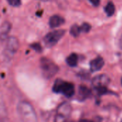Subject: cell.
Here are the masks:
<instances>
[{"instance_id":"1","label":"cell","mask_w":122,"mask_h":122,"mask_svg":"<svg viewBox=\"0 0 122 122\" xmlns=\"http://www.w3.org/2000/svg\"><path fill=\"white\" fill-rule=\"evenodd\" d=\"M16 110L21 122H38L36 112L32 105L28 102H20L17 104Z\"/></svg>"},{"instance_id":"2","label":"cell","mask_w":122,"mask_h":122,"mask_svg":"<svg viewBox=\"0 0 122 122\" xmlns=\"http://www.w3.org/2000/svg\"><path fill=\"white\" fill-rule=\"evenodd\" d=\"M40 68L43 76L45 79H51L59 71L58 66L51 59L43 57L40 59Z\"/></svg>"},{"instance_id":"3","label":"cell","mask_w":122,"mask_h":122,"mask_svg":"<svg viewBox=\"0 0 122 122\" xmlns=\"http://www.w3.org/2000/svg\"><path fill=\"white\" fill-rule=\"evenodd\" d=\"M53 91L55 93H61L66 97H71L74 94L75 89L73 84L56 79L53 86Z\"/></svg>"},{"instance_id":"4","label":"cell","mask_w":122,"mask_h":122,"mask_svg":"<svg viewBox=\"0 0 122 122\" xmlns=\"http://www.w3.org/2000/svg\"><path fill=\"white\" fill-rule=\"evenodd\" d=\"M19 47V41L15 36H9L6 39V46L4 51V56L6 59L10 60Z\"/></svg>"},{"instance_id":"5","label":"cell","mask_w":122,"mask_h":122,"mask_svg":"<svg viewBox=\"0 0 122 122\" xmlns=\"http://www.w3.org/2000/svg\"><path fill=\"white\" fill-rule=\"evenodd\" d=\"M71 113V104L68 102L61 104L56 110L54 122H66Z\"/></svg>"},{"instance_id":"6","label":"cell","mask_w":122,"mask_h":122,"mask_svg":"<svg viewBox=\"0 0 122 122\" xmlns=\"http://www.w3.org/2000/svg\"><path fill=\"white\" fill-rule=\"evenodd\" d=\"M65 33L66 31L64 29H58L48 33L44 38L45 45L48 47H52L55 46L64 36Z\"/></svg>"},{"instance_id":"7","label":"cell","mask_w":122,"mask_h":122,"mask_svg":"<svg viewBox=\"0 0 122 122\" xmlns=\"http://www.w3.org/2000/svg\"><path fill=\"white\" fill-rule=\"evenodd\" d=\"M110 82L109 77L106 74H100L95 76L92 80V86L96 89L107 87Z\"/></svg>"},{"instance_id":"8","label":"cell","mask_w":122,"mask_h":122,"mask_svg":"<svg viewBox=\"0 0 122 122\" xmlns=\"http://www.w3.org/2000/svg\"><path fill=\"white\" fill-rule=\"evenodd\" d=\"M11 29V24L9 21H4L0 26V40L4 41L8 39V34Z\"/></svg>"},{"instance_id":"9","label":"cell","mask_w":122,"mask_h":122,"mask_svg":"<svg viewBox=\"0 0 122 122\" xmlns=\"http://www.w3.org/2000/svg\"><path fill=\"white\" fill-rule=\"evenodd\" d=\"M104 65V60L102 56H98L90 62V69L92 72L101 70Z\"/></svg>"},{"instance_id":"10","label":"cell","mask_w":122,"mask_h":122,"mask_svg":"<svg viewBox=\"0 0 122 122\" xmlns=\"http://www.w3.org/2000/svg\"><path fill=\"white\" fill-rule=\"evenodd\" d=\"M65 22V19L60 15H53L50 17L49 21V24L51 28H56L62 24H64Z\"/></svg>"},{"instance_id":"11","label":"cell","mask_w":122,"mask_h":122,"mask_svg":"<svg viewBox=\"0 0 122 122\" xmlns=\"http://www.w3.org/2000/svg\"><path fill=\"white\" fill-rule=\"evenodd\" d=\"M91 90L86 86L84 85H81L79 88V92H78V99L79 100H85L88 97L91 96Z\"/></svg>"},{"instance_id":"12","label":"cell","mask_w":122,"mask_h":122,"mask_svg":"<svg viewBox=\"0 0 122 122\" xmlns=\"http://www.w3.org/2000/svg\"><path fill=\"white\" fill-rule=\"evenodd\" d=\"M66 63L71 67H74L77 65L78 63V56L75 53L71 54L66 58Z\"/></svg>"},{"instance_id":"13","label":"cell","mask_w":122,"mask_h":122,"mask_svg":"<svg viewBox=\"0 0 122 122\" xmlns=\"http://www.w3.org/2000/svg\"><path fill=\"white\" fill-rule=\"evenodd\" d=\"M0 122H8L6 109L3 102L1 99H0Z\"/></svg>"},{"instance_id":"14","label":"cell","mask_w":122,"mask_h":122,"mask_svg":"<svg viewBox=\"0 0 122 122\" xmlns=\"http://www.w3.org/2000/svg\"><path fill=\"white\" fill-rule=\"evenodd\" d=\"M104 11L105 13L108 16H112L114 15L115 12V6L112 1H109L107 3L106 6L104 7Z\"/></svg>"},{"instance_id":"15","label":"cell","mask_w":122,"mask_h":122,"mask_svg":"<svg viewBox=\"0 0 122 122\" xmlns=\"http://www.w3.org/2000/svg\"><path fill=\"white\" fill-rule=\"evenodd\" d=\"M81 33V29H80V26H78L77 24H74L71 26L70 29V34L71 35H72L74 37L78 36Z\"/></svg>"},{"instance_id":"16","label":"cell","mask_w":122,"mask_h":122,"mask_svg":"<svg viewBox=\"0 0 122 122\" xmlns=\"http://www.w3.org/2000/svg\"><path fill=\"white\" fill-rule=\"evenodd\" d=\"M91 28H92V26L89 23H83L81 24V26H80L81 32H84V33L89 32V31L91 30Z\"/></svg>"},{"instance_id":"17","label":"cell","mask_w":122,"mask_h":122,"mask_svg":"<svg viewBox=\"0 0 122 122\" xmlns=\"http://www.w3.org/2000/svg\"><path fill=\"white\" fill-rule=\"evenodd\" d=\"M7 1L9 4L10 6H14V7L19 6L21 5V0H7Z\"/></svg>"},{"instance_id":"18","label":"cell","mask_w":122,"mask_h":122,"mask_svg":"<svg viewBox=\"0 0 122 122\" xmlns=\"http://www.w3.org/2000/svg\"><path fill=\"white\" fill-rule=\"evenodd\" d=\"M31 47L33 49H34L36 51H37V52H41V50H42L41 45H40L39 44H38V43L32 44L31 45Z\"/></svg>"},{"instance_id":"19","label":"cell","mask_w":122,"mask_h":122,"mask_svg":"<svg viewBox=\"0 0 122 122\" xmlns=\"http://www.w3.org/2000/svg\"><path fill=\"white\" fill-rule=\"evenodd\" d=\"M90 1V3L92 4H93V6H98L100 4V0H89Z\"/></svg>"},{"instance_id":"20","label":"cell","mask_w":122,"mask_h":122,"mask_svg":"<svg viewBox=\"0 0 122 122\" xmlns=\"http://www.w3.org/2000/svg\"><path fill=\"white\" fill-rule=\"evenodd\" d=\"M119 45H120V47H121V49H122V36H121V38H120V41H119Z\"/></svg>"},{"instance_id":"21","label":"cell","mask_w":122,"mask_h":122,"mask_svg":"<svg viewBox=\"0 0 122 122\" xmlns=\"http://www.w3.org/2000/svg\"><path fill=\"white\" fill-rule=\"evenodd\" d=\"M79 122H91V121H89V120H88V119H81V120Z\"/></svg>"},{"instance_id":"22","label":"cell","mask_w":122,"mask_h":122,"mask_svg":"<svg viewBox=\"0 0 122 122\" xmlns=\"http://www.w3.org/2000/svg\"><path fill=\"white\" fill-rule=\"evenodd\" d=\"M42 1H57V0H39Z\"/></svg>"},{"instance_id":"23","label":"cell","mask_w":122,"mask_h":122,"mask_svg":"<svg viewBox=\"0 0 122 122\" xmlns=\"http://www.w3.org/2000/svg\"><path fill=\"white\" fill-rule=\"evenodd\" d=\"M120 61H121V64H122V56H121V60H120Z\"/></svg>"},{"instance_id":"24","label":"cell","mask_w":122,"mask_h":122,"mask_svg":"<svg viewBox=\"0 0 122 122\" xmlns=\"http://www.w3.org/2000/svg\"><path fill=\"white\" fill-rule=\"evenodd\" d=\"M121 84H122V79H121Z\"/></svg>"},{"instance_id":"25","label":"cell","mask_w":122,"mask_h":122,"mask_svg":"<svg viewBox=\"0 0 122 122\" xmlns=\"http://www.w3.org/2000/svg\"><path fill=\"white\" fill-rule=\"evenodd\" d=\"M121 122H122V121H121Z\"/></svg>"}]
</instances>
